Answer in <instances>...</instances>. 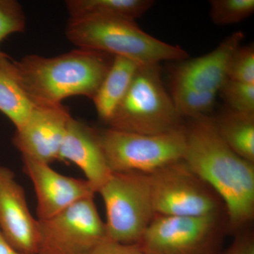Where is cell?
<instances>
[{
  "instance_id": "6da1fadb",
  "label": "cell",
  "mask_w": 254,
  "mask_h": 254,
  "mask_svg": "<svg viewBox=\"0 0 254 254\" xmlns=\"http://www.w3.org/2000/svg\"><path fill=\"white\" fill-rule=\"evenodd\" d=\"M185 132L182 160L221 198L228 230L239 231L254 218V163L229 147L208 115L190 119Z\"/></svg>"
},
{
  "instance_id": "7a4b0ae2",
  "label": "cell",
  "mask_w": 254,
  "mask_h": 254,
  "mask_svg": "<svg viewBox=\"0 0 254 254\" xmlns=\"http://www.w3.org/2000/svg\"><path fill=\"white\" fill-rule=\"evenodd\" d=\"M113 59L107 53L77 48L53 58L26 55L13 64L16 78L34 106H55L77 95L93 100Z\"/></svg>"
},
{
  "instance_id": "3957f363",
  "label": "cell",
  "mask_w": 254,
  "mask_h": 254,
  "mask_svg": "<svg viewBox=\"0 0 254 254\" xmlns=\"http://www.w3.org/2000/svg\"><path fill=\"white\" fill-rule=\"evenodd\" d=\"M65 34L78 48L123 57L139 65L181 62L189 58L188 53L180 47L150 36L138 27L135 21L125 18L69 19Z\"/></svg>"
},
{
  "instance_id": "277c9868",
  "label": "cell",
  "mask_w": 254,
  "mask_h": 254,
  "mask_svg": "<svg viewBox=\"0 0 254 254\" xmlns=\"http://www.w3.org/2000/svg\"><path fill=\"white\" fill-rule=\"evenodd\" d=\"M159 64L139 65L126 95L108 125L120 131L160 134L183 127Z\"/></svg>"
},
{
  "instance_id": "5b68a950",
  "label": "cell",
  "mask_w": 254,
  "mask_h": 254,
  "mask_svg": "<svg viewBox=\"0 0 254 254\" xmlns=\"http://www.w3.org/2000/svg\"><path fill=\"white\" fill-rule=\"evenodd\" d=\"M98 193L104 202L108 238L137 245L155 215L149 175L113 173Z\"/></svg>"
},
{
  "instance_id": "8992f818",
  "label": "cell",
  "mask_w": 254,
  "mask_h": 254,
  "mask_svg": "<svg viewBox=\"0 0 254 254\" xmlns=\"http://www.w3.org/2000/svg\"><path fill=\"white\" fill-rule=\"evenodd\" d=\"M99 136L112 173L150 175L181 160L185 153V127L153 135L108 128L99 130Z\"/></svg>"
},
{
  "instance_id": "52a82bcc",
  "label": "cell",
  "mask_w": 254,
  "mask_h": 254,
  "mask_svg": "<svg viewBox=\"0 0 254 254\" xmlns=\"http://www.w3.org/2000/svg\"><path fill=\"white\" fill-rule=\"evenodd\" d=\"M155 215L203 217L226 215L225 205L182 159L150 174Z\"/></svg>"
},
{
  "instance_id": "ba28073f",
  "label": "cell",
  "mask_w": 254,
  "mask_h": 254,
  "mask_svg": "<svg viewBox=\"0 0 254 254\" xmlns=\"http://www.w3.org/2000/svg\"><path fill=\"white\" fill-rule=\"evenodd\" d=\"M226 230V215H155L136 245L145 254H218Z\"/></svg>"
},
{
  "instance_id": "9c48e42d",
  "label": "cell",
  "mask_w": 254,
  "mask_h": 254,
  "mask_svg": "<svg viewBox=\"0 0 254 254\" xmlns=\"http://www.w3.org/2000/svg\"><path fill=\"white\" fill-rule=\"evenodd\" d=\"M38 221V254H86L108 239L94 197L79 200L52 218Z\"/></svg>"
},
{
  "instance_id": "30bf717a",
  "label": "cell",
  "mask_w": 254,
  "mask_h": 254,
  "mask_svg": "<svg viewBox=\"0 0 254 254\" xmlns=\"http://www.w3.org/2000/svg\"><path fill=\"white\" fill-rule=\"evenodd\" d=\"M63 104L35 106L27 120L16 129L13 145L23 158L47 164L59 160L60 148L70 120Z\"/></svg>"
},
{
  "instance_id": "8fae6325",
  "label": "cell",
  "mask_w": 254,
  "mask_h": 254,
  "mask_svg": "<svg viewBox=\"0 0 254 254\" xmlns=\"http://www.w3.org/2000/svg\"><path fill=\"white\" fill-rule=\"evenodd\" d=\"M23 170L34 187L37 219L46 220L84 198L94 197L95 190L86 179L65 176L49 164L23 158Z\"/></svg>"
},
{
  "instance_id": "7c38bea8",
  "label": "cell",
  "mask_w": 254,
  "mask_h": 254,
  "mask_svg": "<svg viewBox=\"0 0 254 254\" xmlns=\"http://www.w3.org/2000/svg\"><path fill=\"white\" fill-rule=\"evenodd\" d=\"M38 221L12 170L0 165V232L15 250L38 254Z\"/></svg>"
},
{
  "instance_id": "4fadbf2b",
  "label": "cell",
  "mask_w": 254,
  "mask_h": 254,
  "mask_svg": "<svg viewBox=\"0 0 254 254\" xmlns=\"http://www.w3.org/2000/svg\"><path fill=\"white\" fill-rule=\"evenodd\" d=\"M245 39L242 31L227 37L208 54L180 62L172 71V91L197 90L219 93L227 78L232 55Z\"/></svg>"
},
{
  "instance_id": "5bb4252c",
  "label": "cell",
  "mask_w": 254,
  "mask_h": 254,
  "mask_svg": "<svg viewBox=\"0 0 254 254\" xmlns=\"http://www.w3.org/2000/svg\"><path fill=\"white\" fill-rule=\"evenodd\" d=\"M59 161L76 165L84 174L95 193L113 173L102 148L99 130L73 118L60 148Z\"/></svg>"
},
{
  "instance_id": "9a60e30c",
  "label": "cell",
  "mask_w": 254,
  "mask_h": 254,
  "mask_svg": "<svg viewBox=\"0 0 254 254\" xmlns=\"http://www.w3.org/2000/svg\"><path fill=\"white\" fill-rule=\"evenodd\" d=\"M139 64L123 57H114L109 71L93 97L98 118L108 124L131 86Z\"/></svg>"
},
{
  "instance_id": "2e32d148",
  "label": "cell",
  "mask_w": 254,
  "mask_h": 254,
  "mask_svg": "<svg viewBox=\"0 0 254 254\" xmlns=\"http://www.w3.org/2000/svg\"><path fill=\"white\" fill-rule=\"evenodd\" d=\"M69 19L120 18L135 21L155 4L152 0H67Z\"/></svg>"
},
{
  "instance_id": "e0dca14e",
  "label": "cell",
  "mask_w": 254,
  "mask_h": 254,
  "mask_svg": "<svg viewBox=\"0 0 254 254\" xmlns=\"http://www.w3.org/2000/svg\"><path fill=\"white\" fill-rule=\"evenodd\" d=\"M13 61L9 56L0 60V112L17 129L35 106L16 78Z\"/></svg>"
},
{
  "instance_id": "ac0fdd59",
  "label": "cell",
  "mask_w": 254,
  "mask_h": 254,
  "mask_svg": "<svg viewBox=\"0 0 254 254\" xmlns=\"http://www.w3.org/2000/svg\"><path fill=\"white\" fill-rule=\"evenodd\" d=\"M219 133L232 150L254 163V114L227 108L215 119Z\"/></svg>"
},
{
  "instance_id": "d6986e66",
  "label": "cell",
  "mask_w": 254,
  "mask_h": 254,
  "mask_svg": "<svg viewBox=\"0 0 254 254\" xmlns=\"http://www.w3.org/2000/svg\"><path fill=\"white\" fill-rule=\"evenodd\" d=\"M218 93L197 90L172 91L171 97L182 118L194 119L207 115L213 108Z\"/></svg>"
},
{
  "instance_id": "ffe728a7",
  "label": "cell",
  "mask_w": 254,
  "mask_h": 254,
  "mask_svg": "<svg viewBox=\"0 0 254 254\" xmlns=\"http://www.w3.org/2000/svg\"><path fill=\"white\" fill-rule=\"evenodd\" d=\"M210 16L217 25H229L243 21L254 12V0H212Z\"/></svg>"
},
{
  "instance_id": "44dd1931",
  "label": "cell",
  "mask_w": 254,
  "mask_h": 254,
  "mask_svg": "<svg viewBox=\"0 0 254 254\" xmlns=\"http://www.w3.org/2000/svg\"><path fill=\"white\" fill-rule=\"evenodd\" d=\"M218 93L230 109L254 114V84L227 78Z\"/></svg>"
},
{
  "instance_id": "7402d4cb",
  "label": "cell",
  "mask_w": 254,
  "mask_h": 254,
  "mask_svg": "<svg viewBox=\"0 0 254 254\" xmlns=\"http://www.w3.org/2000/svg\"><path fill=\"white\" fill-rule=\"evenodd\" d=\"M26 26V15L20 3L15 0H0V60L8 57L1 51V43L10 35L22 33Z\"/></svg>"
},
{
  "instance_id": "603a6c76",
  "label": "cell",
  "mask_w": 254,
  "mask_h": 254,
  "mask_svg": "<svg viewBox=\"0 0 254 254\" xmlns=\"http://www.w3.org/2000/svg\"><path fill=\"white\" fill-rule=\"evenodd\" d=\"M227 76L233 81L254 84V44L235 50L229 61Z\"/></svg>"
},
{
  "instance_id": "cb8c5ba5",
  "label": "cell",
  "mask_w": 254,
  "mask_h": 254,
  "mask_svg": "<svg viewBox=\"0 0 254 254\" xmlns=\"http://www.w3.org/2000/svg\"><path fill=\"white\" fill-rule=\"evenodd\" d=\"M86 254H145L136 245H125L110 240L103 241Z\"/></svg>"
},
{
  "instance_id": "d4e9b609",
  "label": "cell",
  "mask_w": 254,
  "mask_h": 254,
  "mask_svg": "<svg viewBox=\"0 0 254 254\" xmlns=\"http://www.w3.org/2000/svg\"><path fill=\"white\" fill-rule=\"evenodd\" d=\"M225 254H254L253 235L250 233L240 234Z\"/></svg>"
},
{
  "instance_id": "484cf974",
  "label": "cell",
  "mask_w": 254,
  "mask_h": 254,
  "mask_svg": "<svg viewBox=\"0 0 254 254\" xmlns=\"http://www.w3.org/2000/svg\"><path fill=\"white\" fill-rule=\"evenodd\" d=\"M0 254H23L15 250L0 232Z\"/></svg>"
}]
</instances>
